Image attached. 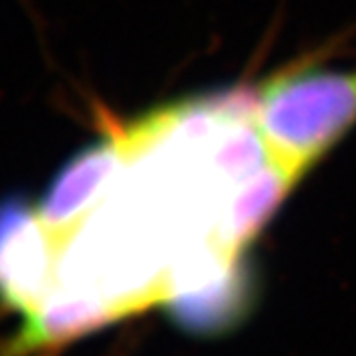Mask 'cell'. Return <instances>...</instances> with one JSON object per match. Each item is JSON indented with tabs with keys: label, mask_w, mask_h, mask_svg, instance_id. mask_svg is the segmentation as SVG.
I'll use <instances>...</instances> for the list:
<instances>
[{
	"label": "cell",
	"mask_w": 356,
	"mask_h": 356,
	"mask_svg": "<svg viewBox=\"0 0 356 356\" xmlns=\"http://www.w3.org/2000/svg\"><path fill=\"white\" fill-rule=\"evenodd\" d=\"M131 149L129 135H105L77 151L51 178L36 204L50 236L51 255L83 228L89 212L125 165Z\"/></svg>",
	"instance_id": "2"
},
{
	"label": "cell",
	"mask_w": 356,
	"mask_h": 356,
	"mask_svg": "<svg viewBox=\"0 0 356 356\" xmlns=\"http://www.w3.org/2000/svg\"><path fill=\"white\" fill-rule=\"evenodd\" d=\"M356 125V70H295L257 91L269 156L309 172Z\"/></svg>",
	"instance_id": "1"
},
{
	"label": "cell",
	"mask_w": 356,
	"mask_h": 356,
	"mask_svg": "<svg viewBox=\"0 0 356 356\" xmlns=\"http://www.w3.org/2000/svg\"><path fill=\"white\" fill-rule=\"evenodd\" d=\"M305 175L301 168L269 156L266 165L242 180L234 192L220 224L218 248L238 257L277 214L281 204Z\"/></svg>",
	"instance_id": "3"
},
{
	"label": "cell",
	"mask_w": 356,
	"mask_h": 356,
	"mask_svg": "<svg viewBox=\"0 0 356 356\" xmlns=\"http://www.w3.org/2000/svg\"><path fill=\"white\" fill-rule=\"evenodd\" d=\"M267 159L269 151L257 121H238L214 145L212 166L220 178L240 184L266 165Z\"/></svg>",
	"instance_id": "4"
}]
</instances>
